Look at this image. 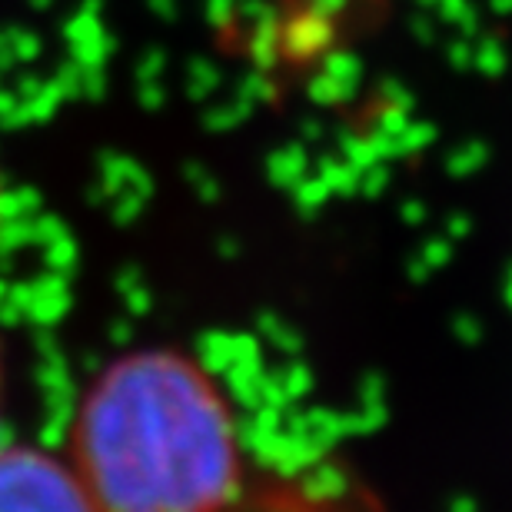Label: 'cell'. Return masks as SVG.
Masks as SVG:
<instances>
[{
  "mask_svg": "<svg viewBox=\"0 0 512 512\" xmlns=\"http://www.w3.org/2000/svg\"><path fill=\"white\" fill-rule=\"evenodd\" d=\"M70 453L97 512H217L237 476L227 406L177 350L110 363L80 399Z\"/></svg>",
  "mask_w": 512,
  "mask_h": 512,
  "instance_id": "6da1fadb",
  "label": "cell"
},
{
  "mask_svg": "<svg viewBox=\"0 0 512 512\" xmlns=\"http://www.w3.org/2000/svg\"><path fill=\"white\" fill-rule=\"evenodd\" d=\"M0 512H97L74 469L40 449H0Z\"/></svg>",
  "mask_w": 512,
  "mask_h": 512,
  "instance_id": "7a4b0ae2",
  "label": "cell"
},
{
  "mask_svg": "<svg viewBox=\"0 0 512 512\" xmlns=\"http://www.w3.org/2000/svg\"><path fill=\"white\" fill-rule=\"evenodd\" d=\"M0 223H4V180H0Z\"/></svg>",
  "mask_w": 512,
  "mask_h": 512,
  "instance_id": "3957f363",
  "label": "cell"
}]
</instances>
